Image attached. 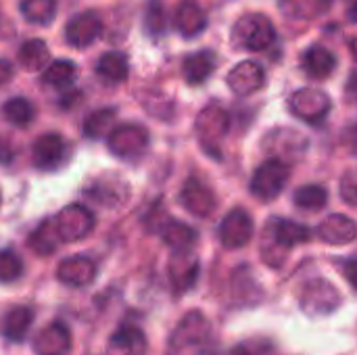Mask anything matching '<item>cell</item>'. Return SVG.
I'll return each instance as SVG.
<instances>
[{"label": "cell", "mask_w": 357, "mask_h": 355, "mask_svg": "<svg viewBox=\"0 0 357 355\" xmlns=\"http://www.w3.org/2000/svg\"><path fill=\"white\" fill-rule=\"evenodd\" d=\"M276 38L274 25L266 15L249 13L243 15L232 29V40L247 50H266Z\"/></svg>", "instance_id": "6da1fadb"}, {"label": "cell", "mask_w": 357, "mask_h": 355, "mask_svg": "<svg viewBox=\"0 0 357 355\" xmlns=\"http://www.w3.org/2000/svg\"><path fill=\"white\" fill-rule=\"evenodd\" d=\"M289 182V167L282 159H266L253 174L251 192L261 201L276 199Z\"/></svg>", "instance_id": "7a4b0ae2"}, {"label": "cell", "mask_w": 357, "mask_h": 355, "mask_svg": "<svg viewBox=\"0 0 357 355\" xmlns=\"http://www.w3.org/2000/svg\"><path fill=\"white\" fill-rule=\"evenodd\" d=\"M339 303L341 295L328 280H312L305 285L301 293V310L312 318L333 314L339 308Z\"/></svg>", "instance_id": "3957f363"}, {"label": "cell", "mask_w": 357, "mask_h": 355, "mask_svg": "<svg viewBox=\"0 0 357 355\" xmlns=\"http://www.w3.org/2000/svg\"><path fill=\"white\" fill-rule=\"evenodd\" d=\"M149 146V132L142 126H119L109 134V149L123 159H132L144 153Z\"/></svg>", "instance_id": "277c9868"}, {"label": "cell", "mask_w": 357, "mask_h": 355, "mask_svg": "<svg viewBox=\"0 0 357 355\" xmlns=\"http://www.w3.org/2000/svg\"><path fill=\"white\" fill-rule=\"evenodd\" d=\"M67 159V142L59 134H42L31 149V161L38 169L54 172Z\"/></svg>", "instance_id": "5b68a950"}, {"label": "cell", "mask_w": 357, "mask_h": 355, "mask_svg": "<svg viewBox=\"0 0 357 355\" xmlns=\"http://www.w3.org/2000/svg\"><path fill=\"white\" fill-rule=\"evenodd\" d=\"M253 220L245 209H232L220 224V243L226 249H241L253 239Z\"/></svg>", "instance_id": "8992f818"}, {"label": "cell", "mask_w": 357, "mask_h": 355, "mask_svg": "<svg viewBox=\"0 0 357 355\" xmlns=\"http://www.w3.org/2000/svg\"><path fill=\"white\" fill-rule=\"evenodd\" d=\"M328 109H331V98L322 90L303 88L291 96V111L303 121L318 123L320 119L326 117Z\"/></svg>", "instance_id": "52a82bcc"}, {"label": "cell", "mask_w": 357, "mask_h": 355, "mask_svg": "<svg viewBox=\"0 0 357 355\" xmlns=\"http://www.w3.org/2000/svg\"><path fill=\"white\" fill-rule=\"evenodd\" d=\"M54 228L61 241H79L94 228V218L86 207L69 205L54 220Z\"/></svg>", "instance_id": "ba28073f"}, {"label": "cell", "mask_w": 357, "mask_h": 355, "mask_svg": "<svg viewBox=\"0 0 357 355\" xmlns=\"http://www.w3.org/2000/svg\"><path fill=\"white\" fill-rule=\"evenodd\" d=\"M100 33H102V21L92 10L75 15L65 27V40L73 48H88Z\"/></svg>", "instance_id": "9c48e42d"}, {"label": "cell", "mask_w": 357, "mask_h": 355, "mask_svg": "<svg viewBox=\"0 0 357 355\" xmlns=\"http://www.w3.org/2000/svg\"><path fill=\"white\" fill-rule=\"evenodd\" d=\"M228 126H230V117L222 107L209 105L207 109H203L197 119V132H199L203 146L213 153L215 151L213 144L228 132Z\"/></svg>", "instance_id": "30bf717a"}, {"label": "cell", "mask_w": 357, "mask_h": 355, "mask_svg": "<svg viewBox=\"0 0 357 355\" xmlns=\"http://www.w3.org/2000/svg\"><path fill=\"white\" fill-rule=\"evenodd\" d=\"M180 201L184 205V209L197 218H207L215 211V195L209 186H205L201 180L197 178H190L182 192H180Z\"/></svg>", "instance_id": "8fae6325"}, {"label": "cell", "mask_w": 357, "mask_h": 355, "mask_svg": "<svg viewBox=\"0 0 357 355\" xmlns=\"http://www.w3.org/2000/svg\"><path fill=\"white\" fill-rule=\"evenodd\" d=\"M266 84V71L257 61H243L228 73V86L234 94L249 96Z\"/></svg>", "instance_id": "7c38bea8"}, {"label": "cell", "mask_w": 357, "mask_h": 355, "mask_svg": "<svg viewBox=\"0 0 357 355\" xmlns=\"http://www.w3.org/2000/svg\"><path fill=\"white\" fill-rule=\"evenodd\" d=\"M174 25L184 38H197L207 27V15L197 0H182L174 13Z\"/></svg>", "instance_id": "4fadbf2b"}, {"label": "cell", "mask_w": 357, "mask_h": 355, "mask_svg": "<svg viewBox=\"0 0 357 355\" xmlns=\"http://www.w3.org/2000/svg\"><path fill=\"white\" fill-rule=\"evenodd\" d=\"M268 236H272L274 245L282 251H289L297 245H303L312 239V232L307 226L293 222V220H276L268 228Z\"/></svg>", "instance_id": "5bb4252c"}, {"label": "cell", "mask_w": 357, "mask_h": 355, "mask_svg": "<svg viewBox=\"0 0 357 355\" xmlns=\"http://www.w3.org/2000/svg\"><path fill=\"white\" fill-rule=\"evenodd\" d=\"M318 236L326 245H349L356 241L357 224L347 216L333 213L318 226Z\"/></svg>", "instance_id": "9a60e30c"}, {"label": "cell", "mask_w": 357, "mask_h": 355, "mask_svg": "<svg viewBox=\"0 0 357 355\" xmlns=\"http://www.w3.org/2000/svg\"><path fill=\"white\" fill-rule=\"evenodd\" d=\"M215 67H218V54L213 50H199V52H192L186 56L182 71H184V77L188 84L199 86L207 77H211Z\"/></svg>", "instance_id": "2e32d148"}, {"label": "cell", "mask_w": 357, "mask_h": 355, "mask_svg": "<svg viewBox=\"0 0 357 355\" xmlns=\"http://www.w3.org/2000/svg\"><path fill=\"white\" fill-rule=\"evenodd\" d=\"M146 354V337L136 326L119 328L109 343V355H144Z\"/></svg>", "instance_id": "e0dca14e"}, {"label": "cell", "mask_w": 357, "mask_h": 355, "mask_svg": "<svg viewBox=\"0 0 357 355\" xmlns=\"http://www.w3.org/2000/svg\"><path fill=\"white\" fill-rule=\"evenodd\" d=\"M94 264L86 257H71L59 266V280L69 287H86L94 280Z\"/></svg>", "instance_id": "ac0fdd59"}, {"label": "cell", "mask_w": 357, "mask_h": 355, "mask_svg": "<svg viewBox=\"0 0 357 355\" xmlns=\"http://www.w3.org/2000/svg\"><path fill=\"white\" fill-rule=\"evenodd\" d=\"M96 73L107 84H121V82H126L128 73H130L128 56L123 52H117V50L105 52L98 59V63H96Z\"/></svg>", "instance_id": "d6986e66"}, {"label": "cell", "mask_w": 357, "mask_h": 355, "mask_svg": "<svg viewBox=\"0 0 357 355\" xmlns=\"http://www.w3.org/2000/svg\"><path fill=\"white\" fill-rule=\"evenodd\" d=\"M303 69L314 80H326L337 69V56L324 46H312L303 56Z\"/></svg>", "instance_id": "ffe728a7"}, {"label": "cell", "mask_w": 357, "mask_h": 355, "mask_svg": "<svg viewBox=\"0 0 357 355\" xmlns=\"http://www.w3.org/2000/svg\"><path fill=\"white\" fill-rule=\"evenodd\" d=\"M197 276H199V262L190 259V251L176 253V257L172 262V282H174L176 291L184 293V291L192 289V285L197 282Z\"/></svg>", "instance_id": "44dd1931"}, {"label": "cell", "mask_w": 357, "mask_h": 355, "mask_svg": "<svg viewBox=\"0 0 357 355\" xmlns=\"http://www.w3.org/2000/svg\"><path fill=\"white\" fill-rule=\"evenodd\" d=\"M31 322H33V312L29 308H25V305L15 308L4 318L2 335L10 343H21V341H25V337H27V333L31 328Z\"/></svg>", "instance_id": "7402d4cb"}, {"label": "cell", "mask_w": 357, "mask_h": 355, "mask_svg": "<svg viewBox=\"0 0 357 355\" xmlns=\"http://www.w3.org/2000/svg\"><path fill=\"white\" fill-rule=\"evenodd\" d=\"M38 355H65L69 352V333L63 324H52L36 339Z\"/></svg>", "instance_id": "603a6c76"}, {"label": "cell", "mask_w": 357, "mask_h": 355, "mask_svg": "<svg viewBox=\"0 0 357 355\" xmlns=\"http://www.w3.org/2000/svg\"><path fill=\"white\" fill-rule=\"evenodd\" d=\"M50 50L46 46L44 40H27L21 48H19V65L27 71H38V69H46L50 63Z\"/></svg>", "instance_id": "cb8c5ba5"}, {"label": "cell", "mask_w": 357, "mask_h": 355, "mask_svg": "<svg viewBox=\"0 0 357 355\" xmlns=\"http://www.w3.org/2000/svg\"><path fill=\"white\" fill-rule=\"evenodd\" d=\"M207 333H209L207 320L203 318V314L195 312V314H188V316L182 320L178 333L174 335V341H176L178 347H186V345H192V343L205 339Z\"/></svg>", "instance_id": "d4e9b609"}, {"label": "cell", "mask_w": 357, "mask_h": 355, "mask_svg": "<svg viewBox=\"0 0 357 355\" xmlns=\"http://www.w3.org/2000/svg\"><path fill=\"white\" fill-rule=\"evenodd\" d=\"M163 241L174 249V253H186L197 243V232L182 222H169L163 228Z\"/></svg>", "instance_id": "484cf974"}, {"label": "cell", "mask_w": 357, "mask_h": 355, "mask_svg": "<svg viewBox=\"0 0 357 355\" xmlns=\"http://www.w3.org/2000/svg\"><path fill=\"white\" fill-rule=\"evenodd\" d=\"M75 73H77V69H75V65H73L71 61L59 59V61H52V63L44 69L42 82L48 84V86H52V88H67V86L73 84Z\"/></svg>", "instance_id": "4316f807"}, {"label": "cell", "mask_w": 357, "mask_h": 355, "mask_svg": "<svg viewBox=\"0 0 357 355\" xmlns=\"http://www.w3.org/2000/svg\"><path fill=\"white\" fill-rule=\"evenodd\" d=\"M21 15L33 25H48L56 15V0H23Z\"/></svg>", "instance_id": "83f0119b"}, {"label": "cell", "mask_w": 357, "mask_h": 355, "mask_svg": "<svg viewBox=\"0 0 357 355\" xmlns=\"http://www.w3.org/2000/svg\"><path fill=\"white\" fill-rule=\"evenodd\" d=\"M328 201V190L322 184H305L295 190V205L305 211H320Z\"/></svg>", "instance_id": "f1b7e54d"}, {"label": "cell", "mask_w": 357, "mask_h": 355, "mask_svg": "<svg viewBox=\"0 0 357 355\" xmlns=\"http://www.w3.org/2000/svg\"><path fill=\"white\" fill-rule=\"evenodd\" d=\"M2 113H4V117H6V121L13 123V126H17V128L29 126V123L33 121V117H36L33 105H31L27 98H23V96H17V98L6 100Z\"/></svg>", "instance_id": "f546056e"}, {"label": "cell", "mask_w": 357, "mask_h": 355, "mask_svg": "<svg viewBox=\"0 0 357 355\" xmlns=\"http://www.w3.org/2000/svg\"><path fill=\"white\" fill-rule=\"evenodd\" d=\"M144 29L153 38H161L167 31V13L161 0H149L144 10Z\"/></svg>", "instance_id": "4dcf8cb0"}, {"label": "cell", "mask_w": 357, "mask_h": 355, "mask_svg": "<svg viewBox=\"0 0 357 355\" xmlns=\"http://www.w3.org/2000/svg\"><path fill=\"white\" fill-rule=\"evenodd\" d=\"M117 111L115 109H100L88 115V119L84 121V134L88 138H100L109 132V128L115 121Z\"/></svg>", "instance_id": "1f68e13d"}, {"label": "cell", "mask_w": 357, "mask_h": 355, "mask_svg": "<svg viewBox=\"0 0 357 355\" xmlns=\"http://www.w3.org/2000/svg\"><path fill=\"white\" fill-rule=\"evenodd\" d=\"M23 276V259L17 251L13 249H2L0 251V282L8 285L15 282Z\"/></svg>", "instance_id": "d6a6232c"}, {"label": "cell", "mask_w": 357, "mask_h": 355, "mask_svg": "<svg viewBox=\"0 0 357 355\" xmlns=\"http://www.w3.org/2000/svg\"><path fill=\"white\" fill-rule=\"evenodd\" d=\"M341 197L347 205H357V169H349L341 180Z\"/></svg>", "instance_id": "836d02e7"}, {"label": "cell", "mask_w": 357, "mask_h": 355, "mask_svg": "<svg viewBox=\"0 0 357 355\" xmlns=\"http://www.w3.org/2000/svg\"><path fill=\"white\" fill-rule=\"evenodd\" d=\"M343 276H345V280L357 291V259H347L343 264Z\"/></svg>", "instance_id": "e575fe53"}, {"label": "cell", "mask_w": 357, "mask_h": 355, "mask_svg": "<svg viewBox=\"0 0 357 355\" xmlns=\"http://www.w3.org/2000/svg\"><path fill=\"white\" fill-rule=\"evenodd\" d=\"M13 157H15V149H13V144H10L6 138H2V136H0V163H2V165H8V163L13 161Z\"/></svg>", "instance_id": "d590c367"}, {"label": "cell", "mask_w": 357, "mask_h": 355, "mask_svg": "<svg viewBox=\"0 0 357 355\" xmlns=\"http://www.w3.org/2000/svg\"><path fill=\"white\" fill-rule=\"evenodd\" d=\"M345 144L349 146V151L357 155V123H354L347 132H345Z\"/></svg>", "instance_id": "8d00e7d4"}, {"label": "cell", "mask_w": 357, "mask_h": 355, "mask_svg": "<svg viewBox=\"0 0 357 355\" xmlns=\"http://www.w3.org/2000/svg\"><path fill=\"white\" fill-rule=\"evenodd\" d=\"M13 77V65L4 59H0V86L6 84Z\"/></svg>", "instance_id": "74e56055"}, {"label": "cell", "mask_w": 357, "mask_h": 355, "mask_svg": "<svg viewBox=\"0 0 357 355\" xmlns=\"http://www.w3.org/2000/svg\"><path fill=\"white\" fill-rule=\"evenodd\" d=\"M347 96L351 100H357V71H354L351 77L347 80Z\"/></svg>", "instance_id": "f35d334b"}, {"label": "cell", "mask_w": 357, "mask_h": 355, "mask_svg": "<svg viewBox=\"0 0 357 355\" xmlns=\"http://www.w3.org/2000/svg\"><path fill=\"white\" fill-rule=\"evenodd\" d=\"M349 17H351V21H357V0L351 4V8H349Z\"/></svg>", "instance_id": "ab89813d"}, {"label": "cell", "mask_w": 357, "mask_h": 355, "mask_svg": "<svg viewBox=\"0 0 357 355\" xmlns=\"http://www.w3.org/2000/svg\"><path fill=\"white\" fill-rule=\"evenodd\" d=\"M232 355H249V354H247V352H245L243 347H236V349L232 352Z\"/></svg>", "instance_id": "60d3db41"}, {"label": "cell", "mask_w": 357, "mask_h": 355, "mask_svg": "<svg viewBox=\"0 0 357 355\" xmlns=\"http://www.w3.org/2000/svg\"><path fill=\"white\" fill-rule=\"evenodd\" d=\"M351 50H354V54H356V56H357V38H356V40H354V42H351Z\"/></svg>", "instance_id": "b9f144b4"}]
</instances>
